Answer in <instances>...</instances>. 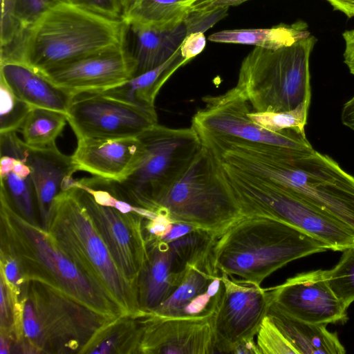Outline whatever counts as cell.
Returning a JSON list of instances; mask_svg holds the SVG:
<instances>
[{
  "mask_svg": "<svg viewBox=\"0 0 354 354\" xmlns=\"http://www.w3.org/2000/svg\"><path fill=\"white\" fill-rule=\"evenodd\" d=\"M79 4L105 17L123 19L120 0H79Z\"/></svg>",
  "mask_w": 354,
  "mask_h": 354,
  "instance_id": "f35d334b",
  "label": "cell"
},
{
  "mask_svg": "<svg viewBox=\"0 0 354 354\" xmlns=\"http://www.w3.org/2000/svg\"><path fill=\"white\" fill-rule=\"evenodd\" d=\"M310 102H304L293 110L257 112L250 111L248 117L263 129L272 132L295 129L305 131Z\"/></svg>",
  "mask_w": 354,
  "mask_h": 354,
  "instance_id": "4dcf8cb0",
  "label": "cell"
},
{
  "mask_svg": "<svg viewBox=\"0 0 354 354\" xmlns=\"http://www.w3.org/2000/svg\"><path fill=\"white\" fill-rule=\"evenodd\" d=\"M341 121L345 127L354 131V95L343 105Z\"/></svg>",
  "mask_w": 354,
  "mask_h": 354,
  "instance_id": "b9f144b4",
  "label": "cell"
},
{
  "mask_svg": "<svg viewBox=\"0 0 354 354\" xmlns=\"http://www.w3.org/2000/svg\"><path fill=\"white\" fill-rule=\"evenodd\" d=\"M0 218L1 250L16 259L24 282H38L110 322L127 316L47 230L22 217L2 195Z\"/></svg>",
  "mask_w": 354,
  "mask_h": 354,
  "instance_id": "3957f363",
  "label": "cell"
},
{
  "mask_svg": "<svg viewBox=\"0 0 354 354\" xmlns=\"http://www.w3.org/2000/svg\"><path fill=\"white\" fill-rule=\"evenodd\" d=\"M229 8H206L194 6L184 20L187 35L205 32L227 14Z\"/></svg>",
  "mask_w": 354,
  "mask_h": 354,
  "instance_id": "d590c367",
  "label": "cell"
},
{
  "mask_svg": "<svg viewBox=\"0 0 354 354\" xmlns=\"http://www.w3.org/2000/svg\"><path fill=\"white\" fill-rule=\"evenodd\" d=\"M226 162L270 180L328 214L354 233V176L313 147L293 149L247 143Z\"/></svg>",
  "mask_w": 354,
  "mask_h": 354,
  "instance_id": "6da1fadb",
  "label": "cell"
},
{
  "mask_svg": "<svg viewBox=\"0 0 354 354\" xmlns=\"http://www.w3.org/2000/svg\"><path fill=\"white\" fill-rule=\"evenodd\" d=\"M335 10L343 12L347 17H354V0H326Z\"/></svg>",
  "mask_w": 354,
  "mask_h": 354,
  "instance_id": "7bdbcfd3",
  "label": "cell"
},
{
  "mask_svg": "<svg viewBox=\"0 0 354 354\" xmlns=\"http://www.w3.org/2000/svg\"><path fill=\"white\" fill-rule=\"evenodd\" d=\"M205 46L206 38L203 32L190 33L186 35L180 45V54L184 59L191 61L204 50Z\"/></svg>",
  "mask_w": 354,
  "mask_h": 354,
  "instance_id": "ab89813d",
  "label": "cell"
},
{
  "mask_svg": "<svg viewBox=\"0 0 354 354\" xmlns=\"http://www.w3.org/2000/svg\"><path fill=\"white\" fill-rule=\"evenodd\" d=\"M205 105L196 111L192 127L198 136L232 137L245 141L293 149L313 147L305 131L288 129L272 132L254 123L248 115L249 102L233 87L224 94L203 97Z\"/></svg>",
  "mask_w": 354,
  "mask_h": 354,
  "instance_id": "7c38bea8",
  "label": "cell"
},
{
  "mask_svg": "<svg viewBox=\"0 0 354 354\" xmlns=\"http://www.w3.org/2000/svg\"><path fill=\"white\" fill-rule=\"evenodd\" d=\"M45 229L126 315L138 317L144 314L138 286L118 267L74 187L55 198Z\"/></svg>",
  "mask_w": 354,
  "mask_h": 354,
  "instance_id": "5b68a950",
  "label": "cell"
},
{
  "mask_svg": "<svg viewBox=\"0 0 354 354\" xmlns=\"http://www.w3.org/2000/svg\"><path fill=\"white\" fill-rule=\"evenodd\" d=\"M217 162L218 172L236 198L242 216L283 222L321 241L330 250L343 252L354 247V233L328 214L270 180L218 159Z\"/></svg>",
  "mask_w": 354,
  "mask_h": 354,
  "instance_id": "52a82bcc",
  "label": "cell"
},
{
  "mask_svg": "<svg viewBox=\"0 0 354 354\" xmlns=\"http://www.w3.org/2000/svg\"><path fill=\"white\" fill-rule=\"evenodd\" d=\"M157 211L172 221L219 236L242 217L232 192L221 176L216 157L202 145L189 165L160 196Z\"/></svg>",
  "mask_w": 354,
  "mask_h": 354,
  "instance_id": "ba28073f",
  "label": "cell"
},
{
  "mask_svg": "<svg viewBox=\"0 0 354 354\" xmlns=\"http://www.w3.org/2000/svg\"><path fill=\"white\" fill-rule=\"evenodd\" d=\"M222 297L214 317L215 353H234L243 342L254 339L268 314L266 288L221 273Z\"/></svg>",
  "mask_w": 354,
  "mask_h": 354,
  "instance_id": "4fadbf2b",
  "label": "cell"
},
{
  "mask_svg": "<svg viewBox=\"0 0 354 354\" xmlns=\"http://www.w3.org/2000/svg\"><path fill=\"white\" fill-rule=\"evenodd\" d=\"M15 1V0H1V50L10 47L20 35L13 17Z\"/></svg>",
  "mask_w": 354,
  "mask_h": 354,
  "instance_id": "8d00e7d4",
  "label": "cell"
},
{
  "mask_svg": "<svg viewBox=\"0 0 354 354\" xmlns=\"http://www.w3.org/2000/svg\"><path fill=\"white\" fill-rule=\"evenodd\" d=\"M25 157L30 167L41 225L45 228L55 198L71 188L77 169L71 156L61 152L56 145L30 147L25 145Z\"/></svg>",
  "mask_w": 354,
  "mask_h": 354,
  "instance_id": "44dd1931",
  "label": "cell"
},
{
  "mask_svg": "<svg viewBox=\"0 0 354 354\" xmlns=\"http://www.w3.org/2000/svg\"><path fill=\"white\" fill-rule=\"evenodd\" d=\"M201 0H134L123 15L128 26L173 27L185 19Z\"/></svg>",
  "mask_w": 354,
  "mask_h": 354,
  "instance_id": "f1b7e54d",
  "label": "cell"
},
{
  "mask_svg": "<svg viewBox=\"0 0 354 354\" xmlns=\"http://www.w3.org/2000/svg\"><path fill=\"white\" fill-rule=\"evenodd\" d=\"M11 339L3 334L0 335V354L10 353Z\"/></svg>",
  "mask_w": 354,
  "mask_h": 354,
  "instance_id": "bcb514c9",
  "label": "cell"
},
{
  "mask_svg": "<svg viewBox=\"0 0 354 354\" xmlns=\"http://www.w3.org/2000/svg\"><path fill=\"white\" fill-rule=\"evenodd\" d=\"M142 335L139 317H122L99 330L80 353H138Z\"/></svg>",
  "mask_w": 354,
  "mask_h": 354,
  "instance_id": "83f0119b",
  "label": "cell"
},
{
  "mask_svg": "<svg viewBox=\"0 0 354 354\" xmlns=\"http://www.w3.org/2000/svg\"><path fill=\"white\" fill-rule=\"evenodd\" d=\"M310 35L307 24L298 21L291 25L280 24L267 28L224 30L212 34L208 39L216 43L253 45L277 50Z\"/></svg>",
  "mask_w": 354,
  "mask_h": 354,
  "instance_id": "4316f807",
  "label": "cell"
},
{
  "mask_svg": "<svg viewBox=\"0 0 354 354\" xmlns=\"http://www.w3.org/2000/svg\"><path fill=\"white\" fill-rule=\"evenodd\" d=\"M66 122L67 115L63 113L33 107L19 132L23 142L28 147H50L56 145V139L63 131Z\"/></svg>",
  "mask_w": 354,
  "mask_h": 354,
  "instance_id": "f546056e",
  "label": "cell"
},
{
  "mask_svg": "<svg viewBox=\"0 0 354 354\" xmlns=\"http://www.w3.org/2000/svg\"><path fill=\"white\" fill-rule=\"evenodd\" d=\"M260 354H297V351L270 318L266 315L257 334Z\"/></svg>",
  "mask_w": 354,
  "mask_h": 354,
  "instance_id": "836d02e7",
  "label": "cell"
},
{
  "mask_svg": "<svg viewBox=\"0 0 354 354\" xmlns=\"http://www.w3.org/2000/svg\"><path fill=\"white\" fill-rule=\"evenodd\" d=\"M0 77L13 93L32 107L67 115L73 93L59 88L41 73L18 62H0Z\"/></svg>",
  "mask_w": 354,
  "mask_h": 354,
  "instance_id": "603a6c76",
  "label": "cell"
},
{
  "mask_svg": "<svg viewBox=\"0 0 354 354\" xmlns=\"http://www.w3.org/2000/svg\"><path fill=\"white\" fill-rule=\"evenodd\" d=\"M248 0H201L196 5L206 8H229L239 6Z\"/></svg>",
  "mask_w": 354,
  "mask_h": 354,
  "instance_id": "ee69618b",
  "label": "cell"
},
{
  "mask_svg": "<svg viewBox=\"0 0 354 354\" xmlns=\"http://www.w3.org/2000/svg\"><path fill=\"white\" fill-rule=\"evenodd\" d=\"M328 284L346 309L354 301V247L343 251L337 264L326 270Z\"/></svg>",
  "mask_w": 354,
  "mask_h": 354,
  "instance_id": "1f68e13d",
  "label": "cell"
},
{
  "mask_svg": "<svg viewBox=\"0 0 354 354\" xmlns=\"http://www.w3.org/2000/svg\"><path fill=\"white\" fill-rule=\"evenodd\" d=\"M57 1L15 0L13 17L20 35L32 26Z\"/></svg>",
  "mask_w": 354,
  "mask_h": 354,
  "instance_id": "e575fe53",
  "label": "cell"
},
{
  "mask_svg": "<svg viewBox=\"0 0 354 354\" xmlns=\"http://www.w3.org/2000/svg\"><path fill=\"white\" fill-rule=\"evenodd\" d=\"M221 272L213 256L189 266L173 292L151 313L165 318H194L216 314L222 297Z\"/></svg>",
  "mask_w": 354,
  "mask_h": 354,
  "instance_id": "ac0fdd59",
  "label": "cell"
},
{
  "mask_svg": "<svg viewBox=\"0 0 354 354\" xmlns=\"http://www.w3.org/2000/svg\"><path fill=\"white\" fill-rule=\"evenodd\" d=\"M26 297L40 322L45 353L77 352L111 322L36 281H26Z\"/></svg>",
  "mask_w": 354,
  "mask_h": 354,
  "instance_id": "8fae6325",
  "label": "cell"
},
{
  "mask_svg": "<svg viewBox=\"0 0 354 354\" xmlns=\"http://www.w3.org/2000/svg\"><path fill=\"white\" fill-rule=\"evenodd\" d=\"M136 70V62L127 44L37 71L73 94L118 86L131 79Z\"/></svg>",
  "mask_w": 354,
  "mask_h": 354,
  "instance_id": "2e32d148",
  "label": "cell"
},
{
  "mask_svg": "<svg viewBox=\"0 0 354 354\" xmlns=\"http://www.w3.org/2000/svg\"><path fill=\"white\" fill-rule=\"evenodd\" d=\"M74 189L118 267L138 286L139 276L148 259L145 218L136 212L124 214L113 207L101 205L85 190Z\"/></svg>",
  "mask_w": 354,
  "mask_h": 354,
  "instance_id": "5bb4252c",
  "label": "cell"
},
{
  "mask_svg": "<svg viewBox=\"0 0 354 354\" xmlns=\"http://www.w3.org/2000/svg\"><path fill=\"white\" fill-rule=\"evenodd\" d=\"M234 354H260L254 339L242 342L234 351Z\"/></svg>",
  "mask_w": 354,
  "mask_h": 354,
  "instance_id": "f6af8a7d",
  "label": "cell"
},
{
  "mask_svg": "<svg viewBox=\"0 0 354 354\" xmlns=\"http://www.w3.org/2000/svg\"><path fill=\"white\" fill-rule=\"evenodd\" d=\"M129 32L133 44L129 48L136 62L133 77L166 62L180 46L187 35L184 22L173 27L132 24L129 26Z\"/></svg>",
  "mask_w": 354,
  "mask_h": 354,
  "instance_id": "cb8c5ba5",
  "label": "cell"
},
{
  "mask_svg": "<svg viewBox=\"0 0 354 354\" xmlns=\"http://www.w3.org/2000/svg\"><path fill=\"white\" fill-rule=\"evenodd\" d=\"M65 1H71V2H73V3H79V0H65Z\"/></svg>",
  "mask_w": 354,
  "mask_h": 354,
  "instance_id": "c3c4849f",
  "label": "cell"
},
{
  "mask_svg": "<svg viewBox=\"0 0 354 354\" xmlns=\"http://www.w3.org/2000/svg\"><path fill=\"white\" fill-rule=\"evenodd\" d=\"M0 194L28 221L37 223V202L25 144L16 132L0 133Z\"/></svg>",
  "mask_w": 354,
  "mask_h": 354,
  "instance_id": "ffe728a7",
  "label": "cell"
},
{
  "mask_svg": "<svg viewBox=\"0 0 354 354\" xmlns=\"http://www.w3.org/2000/svg\"><path fill=\"white\" fill-rule=\"evenodd\" d=\"M133 1L134 0H120L124 14L127 11V10L131 6ZM124 14H123V15H124Z\"/></svg>",
  "mask_w": 354,
  "mask_h": 354,
  "instance_id": "7dc6e473",
  "label": "cell"
},
{
  "mask_svg": "<svg viewBox=\"0 0 354 354\" xmlns=\"http://www.w3.org/2000/svg\"><path fill=\"white\" fill-rule=\"evenodd\" d=\"M266 290L270 304L297 319L325 325L347 319V309L331 290L326 270L297 274Z\"/></svg>",
  "mask_w": 354,
  "mask_h": 354,
  "instance_id": "9a60e30c",
  "label": "cell"
},
{
  "mask_svg": "<svg viewBox=\"0 0 354 354\" xmlns=\"http://www.w3.org/2000/svg\"><path fill=\"white\" fill-rule=\"evenodd\" d=\"M315 36L277 50L255 46L243 59L234 87L253 111H286L311 101L310 57Z\"/></svg>",
  "mask_w": 354,
  "mask_h": 354,
  "instance_id": "8992f818",
  "label": "cell"
},
{
  "mask_svg": "<svg viewBox=\"0 0 354 354\" xmlns=\"http://www.w3.org/2000/svg\"><path fill=\"white\" fill-rule=\"evenodd\" d=\"M71 156L78 171L120 182L133 170L142 152L138 138H80Z\"/></svg>",
  "mask_w": 354,
  "mask_h": 354,
  "instance_id": "d6986e66",
  "label": "cell"
},
{
  "mask_svg": "<svg viewBox=\"0 0 354 354\" xmlns=\"http://www.w3.org/2000/svg\"><path fill=\"white\" fill-rule=\"evenodd\" d=\"M180 47L161 65L103 91L140 106L155 108V100L160 88L180 67L189 62L182 57Z\"/></svg>",
  "mask_w": 354,
  "mask_h": 354,
  "instance_id": "484cf974",
  "label": "cell"
},
{
  "mask_svg": "<svg viewBox=\"0 0 354 354\" xmlns=\"http://www.w3.org/2000/svg\"><path fill=\"white\" fill-rule=\"evenodd\" d=\"M327 250L321 241L283 222L243 216L218 236L212 256L220 272L261 285L288 263Z\"/></svg>",
  "mask_w": 354,
  "mask_h": 354,
  "instance_id": "277c9868",
  "label": "cell"
},
{
  "mask_svg": "<svg viewBox=\"0 0 354 354\" xmlns=\"http://www.w3.org/2000/svg\"><path fill=\"white\" fill-rule=\"evenodd\" d=\"M214 317L165 318L145 313L140 317L142 335L138 353H215Z\"/></svg>",
  "mask_w": 354,
  "mask_h": 354,
  "instance_id": "e0dca14e",
  "label": "cell"
},
{
  "mask_svg": "<svg viewBox=\"0 0 354 354\" xmlns=\"http://www.w3.org/2000/svg\"><path fill=\"white\" fill-rule=\"evenodd\" d=\"M342 37L345 42L344 62L350 73L354 75V29L344 31Z\"/></svg>",
  "mask_w": 354,
  "mask_h": 354,
  "instance_id": "60d3db41",
  "label": "cell"
},
{
  "mask_svg": "<svg viewBox=\"0 0 354 354\" xmlns=\"http://www.w3.org/2000/svg\"><path fill=\"white\" fill-rule=\"evenodd\" d=\"M1 277L13 293L20 295L25 282L20 272L19 263L14 257L2 250H1Z\"/></svg>",
  "mask_w": 354,
  "mask_h": 354,
  "instance_id": "74e56055",
  "label": "cell"
},
{
  "mask_svg": "<svg viewBox=\"0 0 354 354\" xmlns=\"http://www.w3.org/2000/svg\"><path fill=\"white\" fill-rule=\"evenodd\" d=\"M67 121L77 139L136 138L158 124L155 108L140 106L103 91L73 93Z\"/></svg>",
  "mask_w": 354,
  "mask_h": 354,
  "instance_id": "30bf717a",
  "label": "cell"
},
{
  "mask_svg": "<svg viewBox=\"0 0 354 354\" xmlns=\"http://www.w3.org/2000/svg\"><path fill=\"white\" fill-rule=\"evenodd\" d=\"M129 26L79 3L56 1L32 26L1 50L0 62L44 71L128 44Z\"/></svg>",
  "mask_w": 354,
  "mask_h": 354,
  "instance_id": "7a4b0ae2",
  "label": "cell"
},
{
  "mask_svg": "<svg viewBox=\"0 0 354 354\" xmlns=\"http://www.w3.org/2000/svg\"><path fill=\"white\" fill-rule=\"evenodd\" d=\"M0 133L19 131L33 108L18 97L0 77Z\"/></svg>",
  "mask_w": 354,
  "mask_h": 354,
  "instance_id": "d6a6232c",
  "label": "cell"
},
{
  "mask_svg": "<svg viewBox=\"0 0 354 354\" xmlns=\"http://www.w3.org/2000/svg\"><path fill=\"white\" fill-rule=\"evenodd\" d=\"M138 137L142 143L138 160L123 180L114 183L125 199L156 212L157 201L187 168L202 144L192 127L156 124Z\"/></svg>",
  "mask_w": 354,
  "mask_h": 354,
  "instance_id": "9c48e42d",
  "label": "cell"
},
{
  "mask_svg": "<svg viewBox=\"0 0 354 354\" xmlns=\"http://www.w3.org/2000/svg\"><path fill=\"white\" fill-rule=\"evenodd\" d=\"M148 259L139 276L140 305L145 313H152L177 287L187 268L177 260L167 243L147 239Z\"/></svg>",
  "mask_w": 354,
  "mask_h": 354,
  "instance_id": "7402d4cb",
  "label": "cell"
},
{
  "mask_svg": "<svg viewBox=\"0 0 354 354\" xmlns=\"http://www.w3.org/2000/svg\"><path fill=\"white\" fill-rule=\"evenodd\" d=\"M267 315L280 329L297 354H343L346 350L336 333L325 324L293 317L270 304Z\"/></svg>",
  "mask_w": 354,
  "mask_h": 354,
  "instance_id": "d4e9b609",
  "label": "cell"
}]
</instances>
